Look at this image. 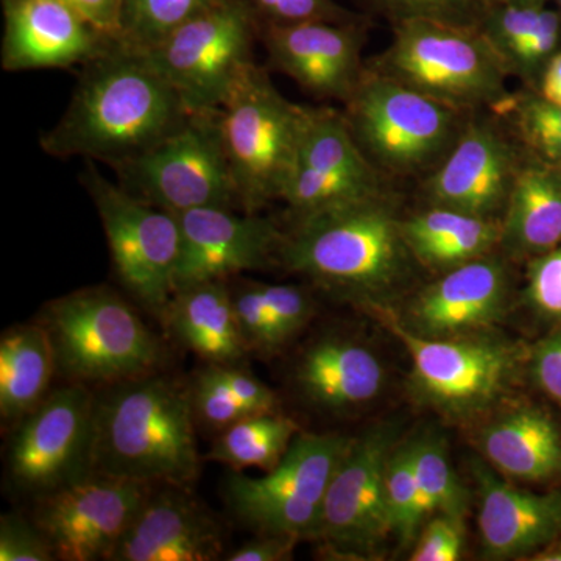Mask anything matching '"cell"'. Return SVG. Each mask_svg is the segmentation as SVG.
<instances>
[{"mask_svg":"<svg viewBox=\"0 0 561 561\" xmlns=\"http://www.w3.org/2000/svg\"><path fill=\"white\" fill-rule=\"evenodd\" d=\"M194 111L142 51L116 46L88 62L68 108L41 138L47 154L116 169L180 130Z\"/></svg>","mask_w":561,"mask_h":561,"instance_id":"cell-1","label":"cell"},{"mask_svg":"<svg viewBox=\"0 0 561 561\" xmlns=\"http://www.w3.org/2000/svg\"><path fill=\"white\" fill-rule=\"evenodd\" d=\"M94 393V476L146 485L191 486L201 471L190 386L149 375Z\"/></svg>","mask_w":561,"mask_h":561,"instance_id":"cell-2","label":"cell"},{"mask_svg":"<svg viewBox=\"0 0 561 561\" xmlns=\"http://www.w3.org/2000/svg\"><path fill=\"white\" fill-rule=\"evenodd\" d=\"M393 198L386 192L294 220L278 261L316 286L376 306L411 280L413 257Z\"/></svg>","mask_w":561,"mask_h":561,"instance_id":"cell-3","label":"cell"},{"mask_svg":"<svg viewBox=\"0 0 561 561\" xmlns=\"http://www.w3.org/2000/svg\"><path fill=\"white\" fill-rule=\"evenodd\" d=\"M69 382L105 387L157 371L160 342L110 287H88L44 306L38 320Z\"/></svg>","mask_w":561,"mask_h":561,"instance_id":"cell-4","label":"cell"},{"mask_svg":"<svg viewBox=\"0 0 561 561\" xmlns=\"http://www.w3.org/2000/svg\"><path fill=\"white\" fill-rule=\"evenodd\" d=\"M368 68L463 111L493 110L511 91L505 68L479 25L408 21Z\"/></svg>","mask_w":561,"mask_h":561,"instance_id":"cell-5","label":"cell"},{"mask_svg":"<svg viewBox=\"0 0 561 561\" xmlns=\"http://www.w3.org/2000/svg\"><path fill=\"white\" fill-rule=\"evenodd\" d=\"M305 106L287 101L251 62L220 108V127L243 213L283 202L294 173Z\"/></svg>","mask_w":561,"mask_h":561,"instance_id":"cell-6","label":"cell"},{"mask_svg":"<svg viewBox=\"0 0 561 561\" xmlns=\"http://www.w3.org/2000/svg\"><path fill=\"white\" fill-rule=\"evenodd\" d=\"M467 114L365 68L343 116L379 173L409 176L440 164L463 130Z\"/></svg>","mask_w":561,"mask_h":561,"instance_id":"cell-7","label":"cell"},{"mask_svg":"<svg viewBox=\"0 0 561 561\" xmlns=\"http://www.w3.org/2000/svg\"><path fill=\"white\" fill-rule=\"evenodd\" d=\"M353 438L298 432L273 470L260 478L236 471L224 494L232 515L257 534L316 537L328 486Z\"/></svg>","mask_w":561,"mask_h":561,"instance_id":"cell-8","label":"cell"},{"mask_svg":"<svg viewBox=\"0 0 561 561\" xmlns=\"http://www.w3.org/2000/svg\"><path fill=\"white\" fill-rule=\"evenodd\" d=\"M114 171L122 187L169 213L214 206L241 210L220 111L192 114L180 130Z\"/></svg>","mask_w":561,"mask_h":561,"instance_id":"cell-9","label":"cell"},{"mask_svg":"<svg viewBox=\"0 0 561 561\" xmlns=\"http://www.w3.org/2000/svg\"><path fill=\"white\" fill-rule=\"evenodd\" d=\"M83 184L101 217L114 271L128 294L162 320L175 294L181 230L175 214L140 201L98 169L88 168Z\"/></svg>","mask_w":561,"mask_h":561,"instance_id":"cell-10","label":"cell"},{"mask_svg":"<svg viewBox=\"0 0 561 561\" xmlns=\"http://www.w3.org/2000/svg\"><path fill=\"white\" fill-rule=\"evenodd\" d=\"M257 18L245 0H219L142 51L194 113L220 111L232 84L251 65Z\"/></svg>","mask_w":561,"mask_h":561,"instance_id":"cell-11","label":"cell"},{"mask_svg":"<svg viewBox=\"0 0 561 561\" xmlns=\"http://www.w3.org/2000/svg\"><path fill=\"white\" fill-rule=\"evenodd\" d=\"M94 391L83 383L51 390L11 430L9 485L33 502L92 476Z\"/></svg>","mask_w":561,"mask_h":561,"instance_id":"cell-12","label":"cell"},{"mask_svg":"<svg viewBox=\"0 0 561 561\" xmlns=\"http://www.w3.org/2000/svg\"><path fill=\"white\" fill-rule=\"evenodd\" d=\"M389 330L411 354L412 389L424 404L468 419L491 408L518 365V351L491 339H431L405 328L390 313Z\"/></svg>","mask_w":561,"mask_h":561,"instance_id":"cell-13","label":"cell"},{"mask_svg":"<svg viewBox=\"0 0 561 561\" xmlns=\"http://www.w3.org/2000/svg\"><path fill=\"white\" fill-rule=\"evenodd\" d=\"M151 486L88 476L35 502L32 522L55 560L110 561Z\"/></svg>","mask_w":561,"mask_h":561,"instance_id":"cell-14","label":"cell"},{"mask_svg":"<svg viewBox=\"0 0 561 561\" xmlns=\"http://www.w3.org/2000/svg\"><path fill=\"white\" fill-rule=\"evenodd\" d=\"M393 427L379 426L353 438L328 486L313 540L343 556H373L391 534L386 467Z\"/></svg>","mask_w":561,"mask_h":561,"instance_id":"cell-15","label":"cell"},{"mask_svg":"<svg viewBox=\"0 0 561 561\" xmlns=\"http://www.w3.org/2000/svg\"><path fill=\"white\" fill-rule=\"evenodd\" d=\"M381 173L362 153L341 111L305 106L286 203L291 220L382 192Z\"/></svg>","mask_w":561,"mask_h":561,"instance_id":"cell-16","label":"cell"},{"mask_svg":"<svg viewBox=\"0 0 561 561\" xmlns=\"http://www.w3.org/2000/svg\"><path fill=\"white\" fill-rule=\"evenodd\" d=\"M175 216L181 230L175 291L261 271L278 260L284 232L260 214L214 206Z\"/></svg>","mask_w":561,"mask_h":561,"instance_id":"cell-17","label":"cell"},{"mask_svg":"<svg viewBox=\"0 0 561 561\" xmlns=\"http://www.w3.org/2000/svg\"><path fill=\"white\" fill-rule=\"evenodd\" d=\"M522 158L491 119L465 122L453 149L424 181L431 206L491 217L505 209Z\"/></svg>","mask_w":561,"mask_h":561,"instance_id":"cell-18","label":"cell"},{"mask_svg":"<svg viewBox=\"0 0 561 561\" xmlns=\"http://www.w3.org/2000/svg\"><path fill=\"white\" fill-rule=\"evenodd\" d=\"M365 22L265 24L262 43L273 69L324 101L348 102L362 79Z\"/></svg>","mask_w":561,"mask_h":561,"instance_id":"cell-19","label":"cell"},{"mask_svg":"<svg viewBox=\"0 0 561 561\" xmlns=\"http://www.w3.org/2000/svg\"><path fill=\"white\" fill-rule=\"evenodd\" d=\"M224 556V526L190 486L153 485L110 561H213Z\"/></svg>","mask_w":561,"mask_h":561,"instance_id":"cell-20","label":"cell"},{"mask_svg":"<svg viewBox=\"0 0 561 561\" xmlns=\"http://www.w3.org/2000/svg\"><path fill=\"white\" fill-rule=\"evenodd\" d=\"M2 68L9 72L87 66L117 43L62 0H3Z\"/></svg>","mask_w":561,"mask_h":561,"instance_id":"cell-21","label":"cell"},{"mask_svg":"<svg viewBox=\"0 0 561 561\" xmlns=\"http://www.w3.org/2000/svg\"><path fill=\"white\" fill-rule=\"evenodd\" d=\"M479 496L483 557L511 560L537 553L561 535V491L537 494L501 479L486 465H472Z\"/></svg>","mask_w":561,"mask_h":561,"instance_id":"cell-22","label":"cell"},{"mask_svg":"<svg viewBox=\"0 0 561 561\" xmlns=\"http://www.w3.org/2000/svg\"><path fill=\"white\" fill-rule=\"evenodd\" d=\"M508 276L501 261L481 257L445 272L413 298L405 328L431 339L457 337L494 323L507 305Z\"/></svg>","mask_w":561,"mask_h":561,"instance_id":"cell-23","label":"cell"},{"mask_svg":"<svg viewBox=\"0 0 561 561\" xmlns=\"http://www.w3.org/2000/svg\"><path fill=\"white\" fill-rule=\"evenodd\" d=\"M294 383L313 408L343 415L365 408L381 394L386 370L364 343L327 334L302 350L294 367Z\"/></svg>","mask_w":561,"mask_h":561,"instance_id":"cell-24","label":"cell"},{"mask_svg":"<svg viewBox=\"0 0 561 561\" xmlns=\"http://www.w3.org/2000/svg\"><path fill=\"white\" fill-rule=\"evenodd\" d=\"M161 321L172 337L205 364H242L250 354L228 279L176 290Z\"/></svg>","mask_w":561,"mask_h":561,"instance_id":"cell-25","label":"cell"},{"mask_svg":"<svg viewBox=\"0 0 561 561\" xmlns=\"http://www.w3.org/2000/svg\"><path fill=\"white\" fill-rule=\"evenodd\" d=\"M502 249L540 256L561 245V171L527 158L513 181L501 220Z\"/></svg>","mask_w":561,"mask_h":561,"instance_id":"cell-26","label":"cell"},{"mask_svg":"<svg viewBox=\"0 0 561 561\" xmlns=\"http://www.w3.org/2000/svg\"><path fill=\"white\" fill-rule=\"evenodd\" d=\"M481 448L501 474L527 482L561 478V430L538 408L516 409L481 432Z\"/></svg>","mask_w":561,"mask_h":561,"instance_id":"cell-27","label":"cell"},{"mask_svg":"<svg viewBox=\"0 0 561 561\" xmlns=\"http://www.w3.org/2000/svg\"><path fill=\"white\" fill-rule=\"evenodd\" d=\"M401 227L416 262L440 272L489 256L501 242V220L440 206L402 219Z\"/></svg>","mask_w":561,"mask_h":561,"instance_id":"cell-28","label":"cell"},{"mask_svg":"<svg viewBox=\"0 0 561 561\" xmlns=\"http://www.w3.org/2000/svg\"><path fill=\"white\" fill-rule=\"evenodd\" d=\"M58 371L46 328L36 321L3 332L0 341V419L13 430L50 393Z\"/></svg>","mask_w":561,"mask_h":561,"instance_id":"cell-29","label":"cell"},{"mask_svg":"<svg viewBox=\"0 0 561 561\" xmlns=\"http://www.w3.org/2000/svg\"><path fill=\"white\" fill-rule=\"evenodd\" d=\"M190 390L195 421L216 434L249 416L278 412L275 391L241 364H206Z\"/></svg>","mask_w":561,"mask_h":561,"instance_id":"cell-30","label":"cell"},{"mask_svg":"<svg viewBox=\"0 0 561 561\" xmlns=\"http://www.w3.org/2000/svg\"><path fill=\"white\" fill-rule=\"evenodd\" d=\"M298 435V424L278 412L249 416L217 434L208 459L234 471L260 468L271 471Z\"/></svg>","mask_w":561,"mask_h":561,"instance_id":"cell-31","label":"cell"},{"mask_svg":"<svg viewBox=\"0 0 561 561\" xmlns=\"http://www.w3.org/2000/svg\"><path fill=\"white\" fill-rule=\"evenodd\" d=\"M490 113L512 128L529 157L561 171V105L530 90L511 92Z\"/></svg>","mask_w":561,"mask_h":561,"instance_id":"cell-32","label":"cell"},{"mask_svg":"<svg viewBox=\"0 0 561 561\" xmlns=\"http://www.w3.org/2000/svg\"><path fill=\"white\" fill-rule=\"evenodd\" d=\"M219 0H124L119 46L147 51Z\"/></svg>","mask_w":561,"mask_h":561,"instance_id":"cell-33","label":"cell"},{"mask_svg":"<svg viewBox=\"0 0 561 561\" xmlns=\"http://www.w3.org/2000/svg\"><path fill=\"white\" fill-rule=\"evenodd\" d=\"M412 449L416 478L430 516L446 515L465 519L468 493L453 470L445 442L437 437H424L413 442Z\"/></svg>","mask_w":561,"mask_h":561,"instance_id":"cell-34","label":"cell"},{"mask_svg":"<svg viewBox=\"0 0 561 561\" xmlns=\"http://www.w3.org/2000/svg\"><path fill=\"white\" fill-rule=\"evenodd\" d=\"M386 497L391 534L397 535L402 546L411 545L421 524L430 516L416 478L412 443L390 454L386 467Z\"/></svg>","mask_w":561,"mask_h":561,"instance_id":"cell-35","label":"cell"},{"mask_svg":"<svg viewBox=\"0 0 561 561\" xmlns=\"http://www.w3.org/2000/svg\"><path fill=\"white\" fill-rule=\"evenodd\" d=\"M391 24L408 21H440L478 25L490 0H362Z\"/></svg>","mask_w":561,"mask_h":561,"instance_id":"cell-36","label":"cell"},{"mask_svg":"<svg viewBox=\"0 0 561 561\" xmlns=\"http://www.w3.org/2000/svg\"><path fill=\"white\" fill-rule=\"evenodd\" d=\"M228 280H230L232 302H234L236 316H238L247 348L250 353L264 354V356L278 353L284 343L280 341L275 319L262 301L256 283L245 279L238 283Z\"/></svg>","mask_w":561,"mask_h":561,"instance_id":"cell-37","label":"cell"},{"mask_svg":"<svg viewBox=\"0 0 561 561\" xmlns=\"http://www.w3.org/2000/svg\"><path fill=\"white\" fill-rule=\"evenodd\" d=\"M257 20L265 24H300V22L327 21L365 22V18L343 9L334 0H245Z\"/></svg>","mask_w":561,"mask_h":561,"instance_id":"cell-38","label":"cell"},{"mask_svg":"<svg viewBox=\"0 0 561 561\" xmlns=\"http://www.w3.org/2000/svg\"><path fill=\"white\" fill-rule=\"evenodd\" d=\"M527 302L542 319L561 321V245L527 265Z\"/></svg>","mask_w":561,"mask_h":561,"instance_id":"cell-39","label":"cell"},{"mask_svg":"<svg viewBox=\"0 0 561 561\" xmlns=\"http://www.w3.org/2000/svg\"><path fill=\"white\" fill-rule=\"evenodd\" d=\"M262 301L276 321L284 346L308 324L313 313L311 295L289 284L256 283Z\"/></svg>","mask_w":561,"mask_h":561,"instance_id":"cell-40","label":"cell"},{"mask_svg":"<svg viewBox=\"0 0 561 561\" xmlns=\"http://www.w3.org/2000/svg\"><path fill=\"white\" fill-rule=\"evenodd\" d=\"M561 41L560 11L546 7L537 28L516 55L511 65V76L522 77L529 83L537 84L542 69L557 54Z\"/></svg>","mask_w":561,"mask_h":561,"instance_id":"cell-41","label":"cell"},{"mask_svg":"<svg viewBox=\"0 0 561 561\" xmlns=\"http://www.w3.org/2000/svg\"><path fill=\"white\" fill-rule=\"evenodd\" d=\"M49 542L32 519L18 513L0 518V561H54Z\"/></svg>","mask_w":561,"mask_h":561,"instance_id":"cell-42","label":"cell"},{"mask_svg":"<svg viewBox=\"0 0 561 561\" xmlns=\"http://www.w3.org/2000/svg\"><path fill=\"white\" fill-rule=\"evenodd\" d=\"M463 519L438 515L426 524L413 549L412 561H457L463 549Z\"/></svg>","mask_w":561,"mask_h":561,"instance_id":"cell-43","label":"cell"},{"mask_svg":"<svg viewBox=\"0 0 561 561\" xmlns=\"http://www.w3.org/2000/svg\"><path fill=\"white\" fill-rule=\"evenodd\" d=\"M530 370L535 383L561 408V328L531 351Z\"/></svg>","mask_w":561,"mask_h":561,"instance_id":"cell-44","label":"cell"},{"mask_svg":"<svg viewBox=\"0 0 561 561\" xmlns=\"http://www.w3.org/2000/svg\"><path fill=\"white\" fill-rule=\"evenodd\" d=\"M298 540L290 535L260 534V537L243 542L228 553V561H286L291 559Z\"/></svg>","mask_w":561,"mask_h":561,"instance_id":"cell-45","label":"cell"},{"mask_svg":"<svg viewBox=\"0 0 561 561\" xmlns=\"http://www.w3.org/2000/svg\"><path fill=\"white\" fill-rule=\"evenodd\" d=\"M81 14L92 27L119 44L124 0H62Z\"/></svg>","mask_w":561,"mask_h":561,"instance_id":"cell-46","label":"cell"},{"mask_svg":"<svg viewBox=\"0 0 561 561\" xmlns=\"http://www.w3.org/2000/svg\"><path fill=\"white\" fill-rule=\"evenodd\" d=\"M535 91L546 101L561 105V51H557L542 69Z\"/></svg>","mask_w":561,"mask_h":561,"instance_id":"cell-47","label":"cell"},{"mask_svg":"<svg viewBox=\"0 0 561 561\" xmlns=\"http://www.w3.org/2000/svg\"><path fill=\"white\" fill-rule=\"evenodd\" d=\"M534 561H561V535L557 540H553L551 545L542 548L541 551L534 553L530 557Z\"/></svg>","mask_w":561,"mask_h":561,"instance_id":"cell-48","label":"cell"},{"mask_svg":"<svg viewBox=\"0 0 561 561\" xmlns=\"http://www.w3.org/2000/svg\"><path fill=\"white\" fill-rule=\"evenodd\" d=\"M500 3H519V5H546L548 0H490Z\"/></svg>","mask_w":561,"mask_h":561,"instance_id":"cell-49","label":"cell"},{"mask_svg":"<svg viewBox=\"0 0 561 561\" xmlns=\"http://www.w3.org/2000/svg\"><path fill=\"white\" fill-rule=\"evenodd\" d=\"M557 2V5H559V11H560V14H561V0H556Z\"/></svg>","mask_w":561,"mask_h":561,"instance_id":"cell-50","label":"cell"}]
</instances>
